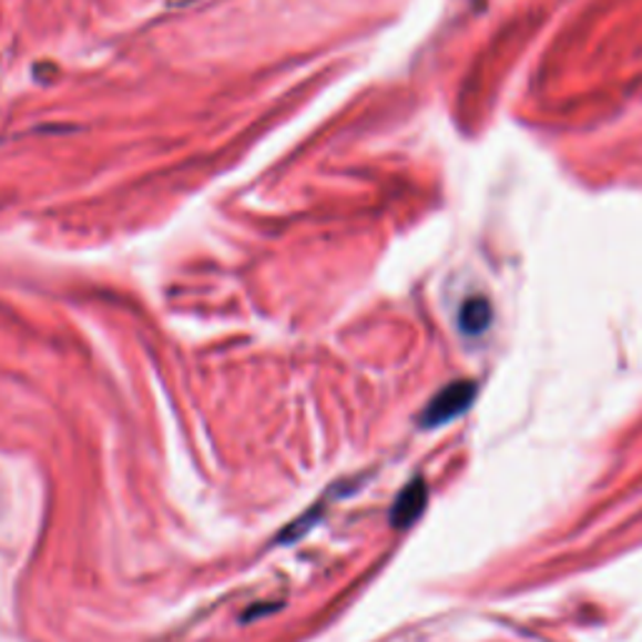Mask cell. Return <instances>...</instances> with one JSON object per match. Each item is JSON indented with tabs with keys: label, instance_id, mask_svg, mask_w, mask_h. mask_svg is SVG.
I'll return each mask as SVG.
<instances>
[{
	"label": "cell",
	"instance_id": "1",
	"mask_svg": "<svg viewBox=\"0 0 642 642\" xmlns=\"http://www.w3.org/2000/svg\"><path fill=\"white\" fill-rule=\"evenodd\" d=\"M475 395H477V387L469 385V381H455V385L445 387L432 401H429L427 411L421 415V425L439 427L457 419L459 415H465V411L472 407Z\"/></svg>",
	"mask_w": 642,
	"mask_h": 642
},
{
	"label": "cell",
	"instance_id": "3",
	"mask_svg": "<svg viewBox=\"0 0 642 642\" xmlns=\"http://www.w3.org/2000/svg\"><path fill=\"white\" fill-rule=\"evenodd\" d=\"M492 322V306L487 304L482 296H475V299H467L462 312H459V327L465 334H482Z\"/></svg>",
	"mask_w": 642,
	"mask_h": 642
},
{
	"label": "cell",
	"instance_id": "2",
	"mask_svg": "<svg viewBox=\"0 0 642 642\" xmlns=\"http://www.w3.org/2000/svg\"><path fill=\"white\" fill-rule=\"evenodd\" d=\"M427 507V485L425 479H411V482L399 492L395 507H391V527L397 530H407V527L415 524L417 517L425 512Z\"/></svg>",
	"mask_w": 642,
	"mask_h": 642
}]
</instances>
